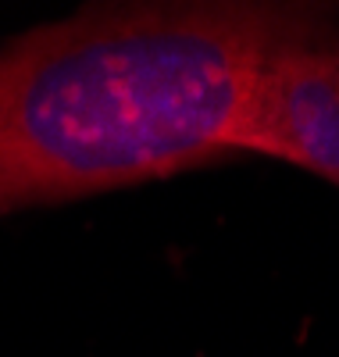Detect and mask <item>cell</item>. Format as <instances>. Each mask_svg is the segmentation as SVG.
<instances>
[{
  "label": "cell",
  "mask_w": 339,
  "mask_h": 357,
  "mask_svg": "<svg viewBox=\"0 0 339 357\" xmlns=\"http://www.w3.org/2000/svg\"><path fill=\"white\" fill-rule=\"evenodd\" d=\"M322 4H107L0 47V215L232 158L246 97Z\"/></svg>",
  "instance_id": "6da1fadb"
},
{
  "label": "cell",
  "mask_w": 339,
  "mask_h": 357,
  "mask_svg": "<svg viewBox=\"0 0 339 357\" xmlns=\"http://www.w3.org/2000/svg\"><path fill=\"white\" fill-rule=\"evenodd\" d=\"M229 151L286 161L339 186V22L293 40L261 68Z\"/></svg>",
  "instance_id": "7a4b0ae2"
}]
</instances>
